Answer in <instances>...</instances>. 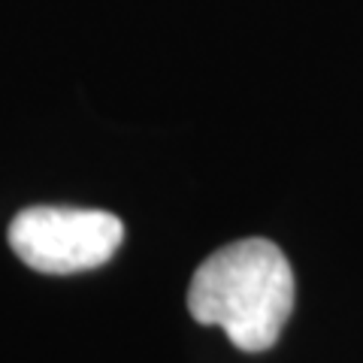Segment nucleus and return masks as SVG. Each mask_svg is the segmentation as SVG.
Instances as JSON below:
<instances>
[{
    "mask_svg": "<svg viewBox=\"0 0 363 363\" xmlns=\"http://www.w3.org/2000/svg\"><path fill=\"white\" fill-rule=\"evenodd\" d=\"M197 324L221 327L240 351H267L294 309V272L269 240H240L197 267L188 288Z\"/></svg>",
    "mask_w": 363,
    "mask_h": 363,
    "instance_id": "obj_1",
    "label": "nucleus"
},
{
    "mask_svg": "<svg viewBox=\"0 0 363 363\" xmlns=\"http://www.w3.org/2000/svg\"><path fill=\"white\" fill-rule=\"evenodd\" d=\"M124 227L112 212L30 206L9 224V245L30 269L67 276L97 269L118 252Z\"/></svg>",
    "mask_w": 363,
    "mask_h": 363,
    "instance_id": "obj_2",
    "label": "nucleus"
}]
</instances>
